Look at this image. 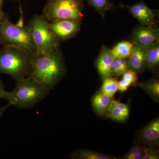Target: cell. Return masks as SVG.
<instances>
[{"mask_svg":"<svg viewBox=\"0 0 159 159\" xmlns=\"http://www.w3.org/2000/svg\"><path fill=\"white\" fill-rule=\"evenodd\" d=\"M147 49L134 44V48L127 61L129 68L140 73L145 66Z\"/></svg>","mask_w":159,"mask_h":159,"instance_id":"cell-11","label":"cell"},{"mask_svg":"<svg viewBox=\"0 0 159 159\" xmlns=\"http://www.w3.org/2000/svg\"><path fill=\"white\" fill-rule=\"evenodd\" d=\"M159 43L147 49L145 66L148 69H153L159 65Z\"/></svg>","mask_w":159,"mask_h":159,"instance_id":"cell-15","label":"cell"},{"mask_svg":"<svg viewBox=\"0 0 159 159\" xmlns=\"http://www.w3.org/2000/svg\"><path fill=\"white\" fill-rule=\"evenodd\" d=\"M132 43L148 49L159 43V30L156 26H137L133 31Z\"/></svg>","mask_w":159,"mask_h":159,"instance_id":"cell-9","label":"cell"},{"mask_svg":"<svg viewBox=\"0 0 159 159\" xmlns=\"http://www.w3.org/2000/svg\"><path fill=\"white\" fill-rule=\"evenodd\" d=\"M141 140L148 146L157 145L159 140V120L156 119L145 126L140 135Z\"/></svg>","mask_w":159,"mask_h":159,"instance_id":"cell-12","label":"cell"},{"mask_svg":"<svg viewBox=\"0 0 159 159\" xmlns=\"http://www.w3.org/2000/svg\"><path fill=\"white\" fill-rule=\"evenodd\" d=\"M142 159H159L158 153L157 150L152 148H143V155Z\"/></svg>","mask_w":159,"mask_h":159,"instance_id":"cell-23","label":"cell"},{"mask_svg":"<svg viewBox=\"0 0 159 159\" xmlns=\"http://www.w3.org/2000/svg\"><path fill=\"white\" fill-rule=\"evenodd\" d=\"M107 112V116L118 121H124L129 116V115L124 113L122 111L119 109L115 105L113 100L111 101L109 105Z\"/></svg>","mask_w":159,"mask_h":159,"instance_id":"cell-20","label":"cell"},{"mask_svg":"<svg viewBox=\"0 0 159 159\" xmlns=\"http://www.w3.org/2000/svg\"><path fill=\"white\" fill-rule=\"evenodd\" d=\"M118 80L110 77L104 79L101 87V92L108 97L112 98L118 91Z\"/></svg>","mask_w":159,"mask_h":159,"instance_id":"cell-17","label":"cell"},{"mask_svg":"<svg viewBox=\"0 0 159 159\" xmlns=\"http://www.w3.org/2000/svg\"><path fill=\"white\" fill-rule=\"evenodd\" d=\"M88 4L103 17L107 11H111L115 6L109 0H87Z\"/></svg>","mask_w":159,"mask_h":159,"instance_id":"cell-16","label":"cell"},{"mask_svg":"<svg viewBox=\"0 0 159 159\" xmlns=\"http://www.w3.org/2000/svg\"><path fill=\"white\" fill-rule=\"evenodd\" d=\"M133 48V43L123 41L118 43L111 51L114 57L125 59L130 55Z\"/></svg>","mask_w":159,"mask_h":159,"instance_id":"cell-14","label":"cell"},{"mask_svg":"<svg viewBox=\"0 0 159 159\" xmlns=\"http://www.w3.org/2000/svg\"><path fill=\"white\" fill-rule=\"evenodd\" d=\"M82 20L64 19L49 22V27L61 42L75 37L81 28Z\"/></svg>","mask_w":159,"mask_h":159,"instance_id":"cell-7","label":"cell"},{"mask_svg":"<svg viewBox=\"0 0 159 159\" xmlns=\"http://www.w3.org/2000/svg\"><path fill=\"white\" fill-rule=\"evenodd\" d=\"M129 69L128 63L125 59L114 57L111 63L113 75L119 77L123 75Z\"/></svg>","mask_w":159,"mask_h":159,"instance_id":"cell-18","label":"cell"},{"mask_svg":"<svg viewBox=\"0 0 159 159\" xmlns=\"http://www.w3.org/2000/svg\"><path fill=\"white\" fill-rule=\"evenodd\" d=\"M0 45L17 48L31 54L36 52L27 26L22 21L11 23L6 14L0 20Z\"/></svg>","mask_w":159,"mask_h":159,"instance_id":"cell-3","label":"cell"},{"mask_svg":"<svg viewBox=\"0 0 159 159\" xmlns=\"http://www.w3.org/2000/svg\"><path fill=\"white\" fill-rule=\"evenodd\" d=\"M27 27L37 52H49L59 48L60 42L50 29L49 22L42 15L34 16Z\"/></svg>","mask_w":159,"mask_h":159,"instance_id":"cell-6","label":"cell"},{"mask_svg":"<svg viewBox=\"0 0 159 159\" xmlns=\"http://www.w3.org/2000/svg\"><path fill=\"white\" fill-rule=\"evenodd\" d=\"M0 99H5L9 102H11L12 97L11 93L7 92L5 89V85L3 81L0 79Z\"/></svg>","mask_w":159,"mask_h":159,"instance_id":"cell-24","label":"cell"},{"mask_svg":"<svg viewBox=\"0 0 159 159\" xmlns=\"http://www.w3.org/2000/svg\"><path fill=\"white\" fill-rule=\"evenodd\" d=\"M131 14L144 26H156L158 23V11L151 9L144 2H140L132 6L123 5Z\"/></svg>","mask_w":159,"mask_h":159,"instance_id":"cell-8","label":"cell"},{"mask_svg":"<svg viewBox=\"0 0 159 159\" xmlns=\"http://www.w3.org/2000/svg\"><path fill=\"white\" fill-rule=\"evenodd\" d=\"M115 105L117 107L122 111L124 113L126 114V115H129V108L128 105L125 103H122V102H119V101H116V100H113Z\"/></svg>","mask_w":159,"mask_h":159,"instance_id":"cell-26","label":"cell"},{"mask_svg":"<svg viewBox=\"0 0 159 159\" xmlns=\"http://www.w3.org/2000/svg\"><path fill=\"white\" fill-rule=\"evenodd\" d=\"M122 79L129 81L132 84H135L138 80V76L136 72L131 69H129L122 75Z\"/></svg>","mask_w":159,"mask_h":159,"instance_id":"cell-22","label":"cell"},{"mask_svg":"<svg viewBox=\"0 0 159 159\" xmlns=\"http://www.w3.org/2000/svg\"><path fill=\"white\" fill-rule=\"evenodd\" d=\"M131 85L132 84L130 82L125 80L122 79L118 82V90L123 93L127 91Z\"/></svg>","mask_w":159,"mask_h":159,"instance_id":"cell-25","label":"cell"},{"mask_svg":"<svg viewBox=\"0 0 159 159\" xmlns=\"http://www.w3.org/2000/svg\"><path fill=\"white\" fill-rule=\"evenodd\" d=\"M32 54L14 47L0 49V74H6L15 80L29 77Z\"/></svg>","mask_w":159,"mask_h":159,"instance_id":"cell-4","label":"cell"},{"mask_svg":"<svg viewBox=\"0 0 159 159\" xmlns=\"http://www.w3.org/2000/svg\"><path fill=\"white\" fill-rule=\"evenodd\" d=\"M50 90L46 86L30 77L16 80L15 87L10 92L11 105L16 108H33L40 101L48 96Z\"/></svg>","mask_w":159,"mask_h":159,"instance_id":"cell-2","label":"cell"},{"mask_svg":"<svg viewBox=\"0 0 159 159\" xmlns=\"http://www.w3.org/2000/svg\"><path fill=\"white\" fill-rule=\"evenodd\" d=\"M65 64L60 48L47 52H35L31 55L29 77L46 86L51 90L64 75Z\"/></svg>","mask_w":159,"mask_h":159,"instance_id":"cell-1","label":"cell"},{"mask_svg":"<svg viewBox=\"0 0 159 159\" xmlns=\"http://www.w3.org/2000/svg\"><path fill=\"white\" fill-rule=\"evenodd\" d=\"M84 0H48L43 15L49 22L64 19L82 20Z\"/></svg>","mask_w":159,"mask_h":159,"instance_id":"cell-5","label":"cell"},{"mask_svg":"<svg viewBox=\"0 0 159 159\" xmlns=\"http://www.w3.org/2000/svg\"><path fill=\"white\" fill-rule=\"evenodd\" d=\"M11 106V104L8 102V103L6 105L2 107H0V120H1V118H2L3 114L5 112L6 110L10 107Z\"/></svg>","mask_w":159,"mask_h":159,"instance_id":"cell-28","label":"cell"},{"mask_svg":"<svg viewBox=\"0 0 159 159\" xmlns=\"http://www.w3.org/2000/svg\"><path fill=\"white\" fill-rule=\"evenodd\" d=\"M142 87L154 97H159V82L158 80H153L145 83L142 84Z\"/></svg>","mask_w":159,"mask_h":159,"instance_id":"cell-21","label":"cell"},{"mask_svg":"<svg viewBox=\"0 0 159 159\" xmlns=\"http://www.w3.org/2000/svg\"><path fill=\"white\" fill-rule=\"evenodd\" d=\"M112 100V98L98 92L92 98V104L94 109L100 115H103L107 112L109 105Z\"/></svg>","mask_w":159,"mask_h":159,"instance_id":"cell-13","label":"cell"},{"mask_svg":"<svg viewBox=\"0 0 159 159\" xmlns=\"http://www.w3.org/2000/svg\"><path fill=\"white\" fill-rule=\"evenodd\" d=\"M72 158L83 159H111L113 158L109 156L89 151L82 150L75 152L72 155Z\"/></svg>","mask_w":159,"mask_h":159,"instance_id":"cell-19","label":"cell"},{"mask_svg":"<svg viewBox=\"0 0 159 159\" xmlns=\"http://www.w3.org/2000/svg\"><path fill=\"white\" fill-rule=\"evenodd\" d=\"M4 1V0H0V20L5 15L3 9Z\"/></svg>","mask_w":159,"mask_h":159,"instance_id":"cell-29","label":"cell"},{"mask_svg":"<svg viewBox=\"0 0 159 159\" xmlns=\"http://www.w3.org/2000/svg\"><path fill=\"white\" fill-rule=\"evenodd\" d=\"M143 147H141L140 145H136L135 146H133L131 148L130 151L127 154L132 155L139 153V152H141L143 151Z\"/></svg>","mask_w":159,"mask_h":159,"instance_id":"cell-27","label":"cell"},{"mask_svg":"<svg viewBox=\"0 0 159 159\" xmlns=\"http://www.w3.org/2000/svg\"><path fill=\"white\" fill-rule=\"evenodd\" d=\"M113 58L111 50L105 46H102L97 58L96 65L98 73L103 79L112 76L111 63Z\"/></svg>","mask_w":159,"mask_h":159,"instance_id":"cell-10","label":"cell"}]
</instances>
